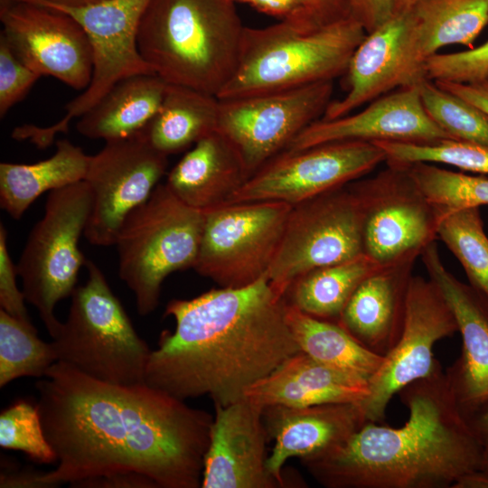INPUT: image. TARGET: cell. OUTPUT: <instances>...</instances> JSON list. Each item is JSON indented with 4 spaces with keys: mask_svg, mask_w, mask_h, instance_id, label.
Instances as JSON below:
<instances>
[{
    "mask_svg": "<svg viewBox=\"0 0 488 488\" xmlns=\"http://www.w3.org/2000/svg\"><path fill=\"white\" fill-rule=\"evenodd\" d=\"M214 407L201 487H282L267 467L270 437L264 408L245 396L227 406Z\"/></svg>",
    "mask_w": 488,
    "mask_h": 488,
    "instance_id": "d6986e66",
    "label": "cell"
},
{
    "mask_svg": "<svg viewBox=\"0 0 488 488\" xmlns=\"http://www.w3.org/2000/svg\"><path fill=\"white\" fill-rule=\"evenodd\" d=\"M458 332L454 313L437 286L413 276L408 289L402 331L369 380V395L360 402L367 421L384 423L387 407L407 385L424 379L441 365L435 344Z\"/></svg>",
    "mask_w": 488,
    "mask_h": 488,
    "instance_id": "5bb4252c",
    "label": "cell"
},
{
    "mask_svg": "<svg viewBox=\"0 0 488 488\" xmlns=\"http://www.w3.org/2000/svg\"><path fill=\"white\" fill-rule=\"evenodd\" d=\"M352 183L292 206L266 275L278 294L309 271L363 254L364 209Z\"/></svg>",
    "mask_w": 488,
    "mask_h": 488,
    "instance_id": "30bf717a",
    "label": "cell"
},
{
    "mask_svg": "<svg viewBox=\"0 0 488 488\" xmlns=\"http://www.w3.org/2000/svg\"><path fill=\"white\" fill-rule=\"evenodd\" d=\"M408 16V61L418 81L426 61L447 45L473 47L488 23V0H418Z\"/></svg>",
    "mask_w": 488,
    "mask_h": 488,
    "instance_id": "484cf974",
    "label": "cell"
},
{
    "mask_svg": "<svg viewBox=\"0 0 488 488\" xmlns=\"http://www.w3.org/2000/svg\"><path fill=\"white\" fill-rule=\"evenodd\" d=\"M90 156L68 139L56 142L49 158L34 164H0V206L19 220L42 193L83 181Z\"/></svg>",
    "mask_w": 488,
    "mask_h": 488,
    "instance_id": "83f0119b",
    "label": "cell"
},
{
    "mask_svg": "<svg viewBox=\"0 0 488 488\" xmlns=\"http://www.w3.org/2000/svg\"><path fill=\"white\" fill-rule=\"evenodd\" d=\"M264 421L273 449L267 467L282 486L283 466L292 458L300 460L325 453L347 440L366 422L360 402L324 403L292 408H264Z\"/></svg>",
    "mask_w": 488,
    "mask_h": 488,
    "instance_id": "44dd1931",
    "label": "cell"
},
{
    "mask_svg": "<svg viewBox=\"0 0 488 488\" xmlns=\"http://www.w3.org/2000/svg\"><path fill=\"white\" fill-rule=\"evenodd\" d=\"M436 211L437 237L461 263L469 284L488 296V237L479 207Z\"/></svg>",
    "mask_w": 488,
    "mask_h": 488,
    "instance_id": "1f68e13d",
    "label": "cell"
},
{
    "mask_svg": "<svg viewBox=\"0 0 488 488\" xmlns=\"http://www.w3.org/2000/svg\"><path fill=\"white\" fill-rule=\"evenodd\" d=\"M451 488H488V474L480 469L466 473Z\"/></svg>",
    "mask_w": 488,
    "mask_h": 488,
    "instance_id": "bcb514c9",
    "label": "cell"
},
{
    "mask_svg": "<svg viewBox=\"0 0 488 488\" xmlns=\"http://www.w3.org/2000/svg\"><path fill=\"white\" fill-rule=\"evenodd\" d=\"M286 320L300 352L368 382L383 356L364 348L335 322L311 316L287 304Z\"/></svg>",
    "mask_w": 488,
    "mask_h": 488,
    "instance_id": "4dcf8cb0",
    "label": "cell"
},
{
    "mask_svg": "<svg viewBox=\"0 0 488 488\" xmlns=\"http://www.w3.org/2000/svg\"><path fill=\"white\" fill-rule=\"evenodd\" d=\"M322 22L326 24L350 17L345 0H310Z\"/></svg>",
    "mask_w": 488,
    "mask_h": 488,
    "instance_id": "f6af8a7d",
    "label": "cell"
},
{
    "mask_svg": "<svg viewBox=\"0 0 488 488\" xmlns=\"http://www.w3.org/2000/svg\"><path fill=\"white\" fill-rule=\"evenodd\" d=\"M333 80L220 100L217 130L239 155L249 177L284 152L333 100Z\"/></svg>",
    "mask_w": 488,
    "mask_h": 488,
    "instance_id": "7c38bea8",
    "label": "cell"
},
{
    "mask_svg": "<svg viewBox=\"0 0 488 488\" xmlns=\"http://www.w3.org/2000/svg\"><path fill=\"white\" fill-rule=\"evenodd\" d=\"M46 2L54 3L67 6H80L94 4L102 0H44Z\"/></svg>",
    "mask_w": 488,
    "mask_h": 488,
    "instance_id": "c3c4849f",
    "label": "cell"
},
{
    "mask_svg": "<svg viewBox=\"0 0 488 488\" xmlns=\"http://www.w3.org/2000/svg\"><path fill=\"white\" fill-rule=\"evenodd\" d=\"M18 1L42 5L75 19L91 45L93 72L88 88L66 105V113L59 121L49 127H17L12 132L14 139L28 140L43 149L52 144L56 134L67 133L70 121L91 108L117 82L137 74H155L137 44L140 21L151 0H102L80 6L44 0Z\"/></svg>",
    "mask_w": 488,
    "mask_h": 488,
    "instance_id": "9c48e42d",
    "label": "cell"
},
{
    "mask_svg": "<svg viewBox=\"0 0 488 488\" xmlns=\"http://www.w3.org/2000/svg\"><path fill=\"white\" fill-rule=\"evenodd\" d=\"M219 109L217 97L168 84L159 110L139 133L154 149L168 156L217 130Z\"/></svg>",
    "mask_w": 488,
    "mask_h": 488,
    "instance_id": "f1b7e54d",
    "label": "cell"
},
{
    "mask_svg": "<svg viewBox=\"0 0 488 488\" xmlns=\"http://www.w3.org/2000/svg\"><path fill=\"white\" fill-rule=\"evenodd\" d=\"M435 82L488 114V79L474 83Z\"/></svg>",
    "mask_w": 488,
    "mask_h": 488,
    "instance_id": "7bdbcfd3",
    "label": "cell"
},
{
    "mask_svg": "<svg viewBox=\"0 0 488 488\" xmlns=\"http://www.w3.org/2000/svg\"><path fill=\"white\" fill-rule=\"evenodd\" d=\"M412 180L436 210L488 204V177L441 168L430 163L407 165Z\"/></svg>",
    "mask_w": 488,
    "mask_h": 488,
    "instance_id": "836d02e7",
    "label": "cell"
},
{
    "mask_svg": "<svg viewBox=\"0 0 488 488\" xmlns=\"http://www.w3.org/2000/svg\"><path fill=\"white\" fill-rule=\"evenodd\" d=\"M57 465L36 488L138 474L157 488L202 486L213 417L146 383L117 385L54 362L35 384Z\"/></svg>",
    "mask_w": 488,
    "mask_h": 488,
    "instance_id": "6da1fadb",
    "label": "cell"
},
{
    "mask_svg": "<svg viewBox=\"0 0 488 488\" xmlns=\"http://www.w3.org/2000/svg\"><path fill=\"white\" fill-rule=\"evenodd\" d=\"M0 446L25 453L40 464L57 463L36 403L18 399L0 414Z\"/></svg>",
    "mask_w": 488,
    "mask_h": 488,
    "instance_id": "8d00e7d4",
    "label": "cell"
},
{
    "mask_svg": "<svg viewBox=\"0 0 488 488\" xmlns=\"http://www.w3.org/2000/svg\"><path fill=\"white\" fill-rule=\"evenodd\" d=\"M444 139L453 138L427 113L418 84L387 93L360 112L314 121L285 151L346 140L432 143Z\"/></svg>",
    "mask_w": 488,
    "mask_h": 488,
    "instance_id": "ffe728a7",
    "label": "cell"
},
{
    "mask_svg": "<svg viewBox=\"0 0 488 488\" xmlns=\"http://www.w3.org/2000/svg\"><path fill=\"white\" fill-rule=\"evenodd\" d=\"M204 218V211L185 204L165 183L125 218L115 242L118 276L133 292L140 315L157 307L170 274L194 267Z\"/></svg>",
    "mask_w": 488,
    "mask_h": 488,
    "instance_id": "52a82bcc",
    "label": "cell"
},
{
    "mask_svg": "<svg viewBox=\"0 0 488 488\" xmlns=\"http://www.w3.org/2000/svg\"><path fill=\"white\" fill-rule=\"evenodd\" d=\"M418 87L427 113L453 139L488 144V114L433 80Z\"/></svg>",
    "mask_w": 488,
    "mask_h": 488,
    "instance_id": "d590c367",
    "label": "cell"
},
{
    "mask_svg": "<svg viewBox=\"0 0 488 488\" xmlns=\"http://www.w3.org/2000/svg\"><path fill=\"white\" fill-rule=\"evenodd\" d=\"M286 297L267 277L242 287L211 289L171 300L163 331L151 352L145 383L184 400L209 396L227 406L300 352L286 320Z\"/></svg>",
    "mask_w": 488,
    "mask_h": 488,
    "instance_id": "7a4b0ae2",
    "label": "cell"
},
{
    "mask_svg": "<svg viewBox=\"0 0 488 488\" xmlns=\"http://www.w3.org/2000/svg\"><path fill=\"white\" fill-rule=\"evenodd\" d=\"M52 343L37 335L31 322L0 309V387L22 377L43 378L56 362Z\"/></svg>",
    "mask_w": 488,
    "mask_h": 488,
    "instance_id": "d6a6232c",
    "label": "cell"
},
{
    "mask_svg": "<svg viewBox=\"0 0 488 488\" xmlns=\"http://www.w3.org/2000/svg\"><path fill=\"white\" fill-rule=\"evenodd\" d=\"M480 447V470L488 474V403L465 417Z\"/></svg>",
    "mask_w": 488,
    "mask_h": 488,
    "instance_id": "ee69618b",
    "label": "cell"
},
{
    "mask_svg": "<svg viewBox=\"0 0 488 488\" xmlns=\"http://www.w3.org/2000/svg\"><path fill=\"white\" fill-rule=\"evenodd\" d=\"M427 80L474 83L488 79V40L477 47L451 53H436L424 64Z\"/></svg>",
    "mask_w": 488,
    "mask_h": 488,
    "instance_id": "74e56055",
    "label": "cell"
},
{
    "mask_svg": "<svg viewBox=\"0 0 488 488\" xmlns=\"http://www.w3.org/2000/svg\"><path fill=\"white\" fill-rule=\"evenodd\" d=\"M292 205L276 201L224 204L205 212L194 269L220 287H242L266 277Z\"/></svg>",
    "mask_w": 488,
    "mask_h": 488,
    "instance_id": "8fae6325",
    "label": "cell"
},
{
    "mask_svg": "<svg viewBox=\"0 0 488 488\" xmlns=\"http://www.w3.org/2000/svg\"><path fill=\"white\" fill-rule=\"evenodd\" d=\"M41 78L14 53L7 40L0 34V117L21 101Z\"/></svg>",
    "mask_w": 488,
    "mask_h": 488,
    "instance_id": "f35d334b",
    "label": "cell"
},
{
    "mask_svg": "<svg viewBox=\"0 0 488 488\" xmlns=\"http://www.w3.org/2000/svg\"><path fill=\"white\" fill-rule=\"evenodd\" d=\"M386 154V163L445 164L463 171L488 174V144L444 139L432 143L375 141Z\"/></svg>",
    "mask_w": 488,
    "mask_h": 488,
    "instance_id": "e575fe53",
    "label": "cell"
},
{
    "mask_svg": "<svg viewBox=\"0 0 488 488\" xmlns=\"http://www.w3.org/2000/svg\"><path fill=\"white\" fill-rule=\"evenodd\" d=\"M248 178L233 146L215 130L186 152L165 184L188 206L207 211L225 204Z\"/></svg>",
    "mask_w": 488,
    "mask_h": 488,
    "instance_id": "d4e9b609",
    "label": "cell"
},
{
    "mask_svg": "<svg viewBox=\"0 0 488 488\" xmlns=\"http://www.w3.org/2000/svg\"><path fill=\"white\" fill-rule=\"evenodd\" d=\"M348 15L371 33L394 14L395 0H345Z\"/></svg>",
    "mask_w": 488,
    "mask_h": 488,
    "instance_id": "60d3db41",
    "label": "cell"
},
{
    "mask_svg": "<svg viewBox=\"0 0 488 488\" xmlns=\"http://www.w3.org/2000/svg\"><path fill=\"white\" fill-rule=\"evenodd\" d=\"M244 28L231 0H151L137 44L166 83L218 97L237 67Z\"/></svg>",
    "mask_w": 488,
    "mask_h": 488,
    "instance_id": "277c9868",
    "label": "cell"
},
{
    "mask_svg": "<svg viewBox=\"0 0 488 488\" xmlns=\"http://www.w3.org/2000/svg\"><path fill=\"white\" fill-rule=\"evenodd\" d=\"M382 266L363 253L314 269L291 284L286 300L305 314L337 323L357 287Z\"/></svg>",
    "mask_w": 488,
    "mask_h": 488,
    "instance_id": "f546056e",
    "label": "cell"
},
{
    "mask_svg": "<svg viewBox=\"0 0 488 488\" xmlns=\"http://www.w3.org/2000/svg\"><path fill=\"white\" fill-rule=\"evenodd\" d=\"M352 183L364 209L363 253L370 258L387 265L436 241V211L407 165L387 163L374 176Z\"/></svg>",
    "mask_w": 488,
    "mask_h": 488,
    "instance_id": "9a60e30c",
    "label": "cell"
},
{
    "mask_svg": "<svg viewBox=\"0 0 488 488\" xmlns=\"http://www.w3.org/2000/svg\"><path fill=\"white\" fill-rule=\"evenodd\" d=\"M352 17L315 29L288 23L245 26L235 71L218 95L228 99L333 80L344 75L366 35Z\"/></svg>",
    "mask_w": 488,
    "mask_h": 488,
    "instance_id": "5b68a950",
    "label": "cell"
},
{
    "mask_svg": "<svg viewBox=\"0 0 488 488\" xmlns=\"http://www.w3.org/2000/svg\"><path fill=\"white\" fill-rule=\"evenodd\" d=\"M168 83L156 74H137L117 82L77 123V130L92 139L132 136L159 110Z\"/></svg>",
    "mask_w": 488,
    "mask_h": 488,
    "instance_id": "4316f807",
    "label": "cell"
},
{
    "mask_svg": "<svg viewBox=\"0 0 488 488\" xmlns=\"http://www.w3.org/2000/svg\"><path fill=\"white\" fill-rule=\"evenodd\" d=\"M167 164V155L154 149L140 133L107 141L91 155L84 179L92 200L84 231L88 241L115 245L125 218L151 195Z\"/></svg>",
    "mask_w": 488,
    "mask_h": 488,
    "instance_id": "2e32d148",
    "label": "cell"
},
{
    "mask_svg": "<svg viewBox=\"0 0 488 488\" xmlns=\"http://www.w3.org/2000/svg\"><path fill=\"white\" fill-rule=\"evenodd\" d=\"M418 1V0H395L394 14H403L408 13Z\"/></svg>",
    "mask_w": 488,
    "mask_h": 488,
    "instance_id": "7dc6e473",
    "label": "cell"
},
{
    "mask_svg": "<svg viewBox=\"0 0 488 488\" xmlns=\"http://www.w3.org/2000/svg\"><path fill=\"white\" fill-rule=\"evenodd\" d=\"M88 279L71 294L68 316L51 342L57 361L93 379L145 383L152 350L139 337L100 268L86 259Z\"/></svg>",
    "mask_w": 488,
    "mask_h": 488,
    "instance_id": "8992f818",
    "label": "cell"
},
{
    "mask_svg": "<svg viewBox=\"0 0 488 488\" xmlns=\"http://www.w3.org/2000/svg\"><path fill=\"white\" fill-rule=\"evenodd\" d=\"M419 258L451 307L461 334V353L445 374L465 417L488 403V296L446 267L436 241L427 245Z\"/></svg>",
    "mask_w": 488,
    "mask_h": 488,
    "instance_id": "ac0fdd59",
    "label": "cell"
},
{
    "mask_svg": "<svg viewBox=\"0 0 488 488\" xmlns=\"http://www.w3.org/2000/svg\"><path fill=\"white\" fill-rule=\"evenodd\" d=\"M71 487L89 488H157L148 477L138 474H122L80 482Z\"/></svg>",
    "mask_w": 488,
    "mask_h": 488,
    "instance_id": "b9f144b4",
    "label": "cell"
},
{
    "mask_svg": "<svg viewBox=\"0 0 488 488\" xmlns=\"http://www.w3.org/2000/svg\"><path fill=\"white\" fill-rule=\"evenodd\" d=\"M1 34L15 55L38 75L75 89H87L93 72L89 38L66 13L18 1L0 11Z\"/></svg>",
    "mask_w": 488,
    "mask_h": 488,
    "instance_id": "e0dca14e",
    "label": "cell"
},
{
    "mask_svg": "<svg viewBox=\"0 0 488 488\" xmlns=\"http://www.w3.org/2000/svg\"><path fill=\"white\" fill-rule=\"evenodd\" d=\"M411 252L383 265L364 279L346 304L337 324L364 348L385 356L399 340L414 265Z\"/></svg>",
    "mask_w": 488,
    "mask_h": 488,
    "instance_id": "603a6c76",
    "label": "cell"
},
{
    "mask_svg": "<svg viewBox=\"0 0 488 488\" xmlns=\"http://www.w3.org/2000/svg\"><path fill=\"white\" fill-rule=\"evenodd\" d=\"M7 232L0 224V306L10 315L23 321L31 322L22 290L16 285V265L14 264L7 249Z\"/></svg>",
    "mask_w": 488,
    "mask_h": 488,
    "instance_id": "ab89813d",
    "label": "cell"
},
{
    "mask_svg": "<svg viewBox=\"0 0 488 488\" xmlns=\"http://www.w3.org/2000/svg\"><path fill=\"white\" fill-rule=\"evenodd\" d=\"M382 162L383 149L359 140L284 151L251 174L225 204L276 201L294 206L356 181Z\"/></svg>",
    "mask_w": 488,
    "mask_h": 488,
    "instance_id": "4fadbf2b",
    "label": "cell"
},
{
    "mask_svg": "<svg viewBox=\"0 0 488 488\" xmlns=\"http://www.w3.org/2000/svg\"><path fill=\"white\" fill-rule=\"evenodd\" d=\"M408 16L394 14L366 33L346 72V92L328 105L322 119H334L397 89L418 85L408 61Z\"/></svg>",
    "mask_w": 488,
    "mask_h": 488,
    "instance_id": "7402d4cb",
    "label": "cell"
},
{
    "mask_svg": "<svg viewBox=\"0 0 488 488\" xmlns=\"http://www.w3.org/2000/svg\"><path fill=\"white\" fill-rule=\"evenodd\" d=\"M368 395L366 380L324 364L303 352L286 359L245 392V397L263 408L361 402Z\"/></svg>",
    "mask_w": 488,
    "mask_h": 488,
    "instance_id": "cb8c5ba5",
    "label": "cell"
},
{
    "mask_svg": "<svg viewBox=\"0 0 488 488\" xmlns=\"http://www.w3.org/2000/svg\"><path fill=\"white\" fill-rule=\"evenodd\" d=\"M17 0H0V11L16 3Z\"/></svg>",
    "mask_w": 488,
    "mask_h": 488,
    "instance_id": "681fc988",
    "label": "cell"
},
{
    "mask_svg": "<svg viewBox=\"0 0 488 488\" xmlns=\"http://www.w3.org/2000/svg\"><path fill=\"white\" fill-rule=\"evenodd\" d=\"M86 181L49 192L44 213L32 229L16 270L26 302L33 305L53 339L61 324L54 314L59 301L70 296L86 259L79 249L90 211Z\"/></svg>",
    "mask_w": 488,
    "mask_h": 488,
    "instance_id": "ba28073f",
    "label": "cell"
},
{
    "mask_svg": "<svg viewBox=\"0 0 488 488\" xmlns=\"http://www.w3.org/2000/svg\"><path fill=\"white\" fill-rule=\"evenodd\" d=\"M399 427L367 421L347 440L301 460L327 488H449L480 468V447L442 366L399 391Z\"/></svg>",
    "mask_w": 488,
    "mask_h": 488,
    "instance_id": "3957f363",
    "label": "cell"
}]
</instances>
